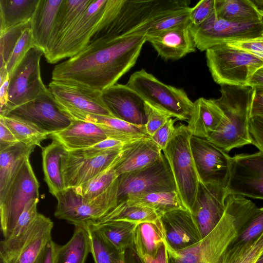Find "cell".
Returning a JSON list of instances; mask_svg holds the SVG:
<instances>
[{
  "mask_svg": "<svg viewBox=\"0 0 263 263\" xmlns=\"http://www.w3.org/2000/svg\"><path fill=\"white\" fill-rule=\"evenodd\" d=\"M39 201V198L32 199L26 204L12 231L9 236L4 238V241L13 242L20 239L26 234L39 214L37 209Z\"/></svg>",
  "mask_w": 263,
  "mask_h": 263,
  "instance_id": "obj_43",
  "label": "cell"
},
{
  "mask_svg": "<svg viewBox=\"0 0 263 263\" xmlns=\"http://www.w3.org/2000/svg\"><path fill=\"white\" fill-rule=\"evenodd\" d=\"M165 242V233L160 218L156 222H144L138 225L134 246L139 255L155 257Z\"/></svg>",
  "mask_w": 263,
  "mask_h": 263,
  "instance_id": "obj_36",
  "label": "cell"
},
{
  "mask_svg": "<svg viewBox=\"0 0 263 263\" xmlns=\"http://www.w3.org/2000/svg\"><path fill=\"white\" fill-rule=\"evenodd\" d=\"M160 217L152 209L145 207L119 203L103 217L95 223L110 221H125L139 224L144 222H156Z\"/></svg>",
  "mask_w": 263,
  "mask_h": 263,
  "instance_id": "obj_38",
  "label": "cell"
},
{
  "mask_svg": "<svg viewBox=\"0 0 263 263\" xmlns=\"http://www.w3.org/2000/svg\"><path fill=\"white\" fill-rule=\"evenodd\" d=\"M92 223L105 239L121 253L134 245L138 224L125 221Z\"/></svg>",
  "mask_w": 263,
  "mask_h": 263,
  "instance_id": "obj_34",
  "label": "cell"
},
{
  "mask_svg": "<svg viewBox=\"0 0 263 263\" xmlns=\"http://www.w3.org/2000/svg\"><path fill=\"white\" fill-rule=\"evenodd\" d=\"M229 195L225 187L199 181L191 213L200 228L202 238L208 235L221 220L226 210V200Z\"/></svg>",
  "mask_w": 263,
  "mask_h": 263,
  "instance_id": "obj_20",
  "label": "cell"
},
{
  "mask_svg": "<svg viewBox=\"0 0 263 263\" xmlns=\"http://www.w3.org/2000/svg\"><path fill=\"white\" fill-rule=\"evenodd\" d=\"M39 0H0V34L31 21Z\"/></svg>",
  "mask_w": 263,
  "mask_h": 263,
  "instance_id": "obj_32",
  "label": "cell"
},
{
  "mask_svg": "<svg viewBox=\"0 0 263 263\" xmlns=\"http://www.w3.org/2000/svg\"><path fill=\"white\" fill-rule=\"evenodd\" d=\"M49 89L65 115L85 112L112 117L102 100L100 91L54 80L49 84Z\"/></svg>",
  "mask_w": 263,
  "mask_h": 263,
  "instance_id": "obj_17",
  "label": "cell"
},
{
  "mask_svg": "<svg viewBox=\"0 0 263 263\" xmlns=\"http://www.w3.org/2000/svg\"><path fill=\"white\" fill-rule=\"evenodd\" d=\"M215 11L219 17L233 22L263 21L256 6L250 0H216Z\"/></svg>",
  "mask_w": 263,
  "mask_h": 263,
  "instance_id": "obj_35",
  "label": "cell"
},
{
  "mask_svg": "<svg viewBox=\"0 0 263 263\" xmlns=\"http://www.w3.org/2000/svg\"><path fill=\"white\" fill-rule=\"evenodd\" d=\"M126 85L145 102L169 112L176 120H189L193 102L183 89L165 84L143 69L133 73Z\"/></svg>",
  "mask_w": 263,
  "mask_h": 263,
  "instance_id": "obj_7",
  "label": "cell"
},
{
  "mask_svg": "<svg viewBox=\"0 0 263 263\" xmlns=\"http://www.w3.org/2000/svg\"><path fill=\"white\" fill-rule=\"evenodd\" d=\"M255 263H263V254L260 257Z\"/></svg>",
  "mask_w": 263,
  "mask_h": 263,
  "instance_id": "obj_63",
  "label": "cell"
},
{
  "mask_svg": "<svg viewBox=\"0 0 263 263\" xmlns=\"http://www.w3.org/2000/svg\"><path fill=\"white\" fill-rule=\"evenodd\" d=\"M263 68V67H262Z\"/></svg>",
  "mask_w": 263,
  "mask_h": 263,
  "instance_id": "obj_64",
  "label": "cell"
},
{
  "mask_svg": "<svg viewBox=\"0 0 263 263\" xmlns=\"http://www.w3.org/2000/svg\"><path fill=\"white\" fill-rule=\"evenodd\" d=\"M166 242L160 248L155 257L146 254L139 255L145 263H168V256L166 248Z\"/></svg>",
  "mask_w": 263,
  "mask_h": 263,
  "instance_id": "obj_56",
  "label": "cell"
},
{
  "mask_svg": "<svg viewBox=\"0 0 263 263\" xmlns=\"http://www.w3.org/2000/svg\"><path fill=\"white\" fill-rule=\"evenodd\" d=\"M206 64L214 81L222 85L245 86L263 67V59L227 44L206 50Z\"/></svg>",
  "mask_w": 263,
  "mask_h": 263,
  "instance_id": "obj_5",
  "label": "cell"
},
{
  "mask_svg": "<svg viewBox=\"0 0 263 263\" xmlns=\"http://www.w3.org/2000/svg\"><path fill=\"white\" fill-rule=\"evenodd\" d=\"M166 236V243L175 250L192 246L202 239L200 228L187 209H178L160 217Z\"/></svg>",
  "mask_w": 263,
  "mask_h": 263,
  "instance_id": "obj_22",
  "label": "cell"
},
{
  "mask_svg": "<svg viewBox=\"0 0 263 263\" xmlns=\"http://www.w3.org/2000/svg\"><path fill=\"white\" fill-rule=\"evenodd\" d=\"M101 98L113 117L137 125L146 123L145 101L126 85L116 83L104 89Z\"/></svg>",
  "mask_w": 263,
  "mask_h": 263,
  "instance_id": "obj_21",
  "label": "cell"
},
{
  "mask_svg": "<svg viewBox=\"0 0 263 263\" xmlns=\"http://www.w3.org/2000/svg\"><path fill=\"white\" fill-rule=\"evenodd\" d=\"M35 146L18 142L0 151V197H3L34 151Z\"/></svg>",
  "mask_w": 263,
  "mask_h": 263,
  "instance_id": "obj_28",
  "label": "cell"
},
{
  "mask_svg": "<svg viewBox=\"0 0 263 263\" xmlns=\"http://www.w3.org/2000/svg\"><path fill=\"white\" fill-rule=\"evenodd\" d=\"M190 143L199 180L227 187L232 157L205 138L191 136Z\"/></svg>",
  "mask_w": 263,
  "mask_h": 263,
  "instance_id": "obj_14",
  "label": "cell"
},
{
  "mask_svg": "<svg viewBox=\"0 0 263 263\" xmlns=\"http://www.w3.org/2000/svg\"><path fill=\"white\" fill-rule=\"evenodd\" d=\"M1 263H20L16 257H7L0 256Z\"/></svg>",
  "mask_w": 263,
  "mask_h": 263,
  "instance_id": "obj_61",
  "label": "cell"
},
{
  "mask_svg": "<svg viewBox=\"0 0 263 263\" xmlns=\"http://www.w3.org/2000/svg\"><path fill=\"white\" fill-rule=\"evenodd\" d=\"M125 258V263H145L137 252L134 245L126 250Z\"/></svg>",
  "mask_w": 263,
  "mask_h": 263,
  "instance_id": "obj_58",
  "label": "cell"
},
{
  "mask_svg": "<svg viewBox=\"0 0 263 263\" xmlns=\"http://www.w3.org/2000/svg\"><path fill=\"white\" fill-rule=\"evenodd\" d=\"M257 209L242 196L229 195L221 220L200 241L181 250H175L166 243L168 263H222L228 248Z\"/></svg>",
  "mask_w": 263,
  "mask_h": 263,
  "instance_id": "obj_3",
  "label": "cell"
},
{
  "mask_svg": "<svg viewBox=\"0 0 263 263\" xmlns=\"http://www.w3.org/2000/svg\"><path fill=\"white\" fill-rule=\"evenodd\" d=\"M31 26V21L12 28L0 34V70L6 69V65L12 50L24 30Z\"/></svg>",
  "mask_w": 263,
  "mask_h": 263,
  "instance_id": "obj_44",
  "label": "cell"
},
{
  "mask_svg": "<svg viewBox=\"0 0 263 263\" xmlns=\"http://www.w3.org/2000/svg\"><path fill=\"white\" fill-rule=\"evenodd\" d=\"M56 245L57 244L51 239L36 263H54Z\"/></svg>",
  "mask_w": 263,
  "mask_h": 263,
  "instance_id": "obj_57",
  "label": "cell"
},
{
  "mask_svg": "<svg viewBox=\"0 0 263 263\" xmlns=\"http://www.w3.org/2000/svg\"><path fill=\"white\" fill-rule=\"evenodd\" d=\"M223 118V113L214 99L200 98L193 102L186 126L192 136L206 139L218 128Z\"/></svg>",
  "mask_w": 263,
  "mask_h": 263,
  "instance_id": "obj_26",
  "label": "cell"
},
{
  "mask_svg": "<svg viewBox=\"0 0 263 263\" xmlns=\"http://www.w3.org/2000/svg\"><path fill=\"white\" fill-rule=\"evenodd\" d=\"M120 158L121 157L109 167L87 182L72 188L74 192L88 198H94L102 194L111 185L118 177L115 167Z\"/></svg>",
  "mask_w": 263,
  "mask_h": 263,
  "instance_id": "obj_42",
  "label": "cell"
},
{
  "mask_svg": "<svg viewBox=\"0 0 263 263\" xmlns=\"http://www.w3.org/2000/svg\"><path fill=\"white\" fill-rule=\"evenodd\" d=\"M117 192V178L107 190L94 198L78 194L72 188L65 189L56 197L54 216L74 225L95 222L116 206Z\"/></svg>",
  "mask_w": 263,
  "mask_h": 263,
  "instance_id": "obj_8",
  "label": "cell"
},
{
  "mask_svg": "<svg viewBox=\"0 0 263 263\" xmlns=\"http://www.w3.org/2000/svg\"><path fill=\"white\" fill-rule=\"evenodd\" d=\"M122 150L108 151L90 158L65 151L61 158L65 189L78 187L109 167L121 157Z\"/></svg>",
  "mask_w": 263,
  "mask_h": 263,
  "instance_id": "obj_18",
  "label": "cell"
},
{
  "mask_svg": "<svg viewBox=\"0 0 263 263\" xmlns=\"http://www.w3.org/2000/svg\"><path fill=\"white\" fill-rule=\"evenodd\" d=\"M123 202L128 205L145 207L152 209L160 217L173 210L187 209L177 191L141 194L130 197Z\"/></svg>",
  "mask_w": 263,
  "mask_h": 263,
  "instance_id": "obj_33",
  "label": "cell"
},
{
  "mask_svg": "<svg viewBox=\"0 0 263 263\" xmlns=\"http://www.w3.org/2000/svg\"><path fill=\"white\" fill-rule=\"evenodd\" d=\"M161 148L151 137H145L129 143L122 150L115 167L119 175L142 168L158 160L163 155Z\"/></svg>",
  "mask_w": 263,
  "mask_h": 263,
  "instance_id": "obj_25",
  "label": "cell"
},
{
  "mask_svg": "<svg viewBox=\"0 0 263 263\" xmlns=\"http://www.w3.org/2000/svg\"><path fill=\"white\" fill-rule=\"evenodd\" d=\"M186 0H107L87 45L144 35L153 24L189 11Z\"/></svg>",
  "mask_w": 263,
  "mask_h": 263,
  "instance_id": "obj_2",
  "label": "cell"
},
{
  "mask_svg": "<svg viewBox=\"0 0 263 263\" xmlns=\"http://www.w3.org/2000/svg\"><path fill=\"white\" fill-rule=\"evenodd\" d=\"M248 85L254 88L263 89V68L259 69L254 74Z\"/></svg>",
  "mask_w": 263,
  "mask_h": 263,
  "instance_id": "obj_60",
  "label": "cell"
},
{
  "mask_svg": "<svg viewBox=\"0 0 263 263\" xmlns=\"http://www.w3.org/2000/svg\"><path fill=\"white\" fill-rule=\"evenodd\" d=\"M249 131L251 144L263 152V117H251Z\"/></svg>",
  "mask_w": 263,
  "mask_h": 263,
  "instance_id": "obj_53",
  "label": "cell"
},
{
  "mask_svg": "<svg viewBox=\"0 0 263 263\" xmlns=\"http://www.w3.org/2000/svg\"><path fill=\"white\" fill-rule=\"evenodd\" d=\"M53 227L51 219L39 213L30 228L8 251V255L16 257L20 263H36L52 239Z\"/></svg>",
  "mask_w": 263,
  "mask_h": 263,
  "instance_id": "obj_23",
  "label": "cell"
},
{
  "mask_svg": "<svg viewBox=\"0 0 263 263\" xmlns=\"http://www.w3.org/2000/svg\"><path fill=\"white\" fill-rule=\"evenodd\" d=\"M191 136L186 126H177L174 136L163 151L171 167L177 191L191 212L199 181L190 147Z\"/></svg>",
  "mask_w": 263,
  "mask_h": 263,
  "instance_id": "obj_6",
  "label": "cell"
},
{
  "mask_svg": "<svg viewBox=\"0 0 263 263\" xmlns=\"http://www.w3.org/2000/svg\"><path fill=\"white\" fill-rule=\"evenodd\" d=\"M18 142L12 133L0 119V151Z\"/></svg>",
  "mask_w": 263,
  "mask_h": 263,
  "instance_id": "obj_54",
  "label": "cell"
},
{
  "mask_svg": "<svg viewBox=\"0 0 263 263\" xmlns=\"http://www.w3.org/2000/svg\"><path fill=\"white\" fill-rule=\"evenodd\" d=\"M145 36L158 55L165 60H179L196 49L190 25Z\"/></svg>",
  "mask_w": 263,
  "mask_h": 263,
  "instance_id": "obj_24",
  "label": "cell"
},
{
  "mask_svg": "<svg viewBox=\"0 0 263 263\" xmlns=\"http://www.w3.org/2000/svg\"><path fill=\"white\" fill-rule=\"evenodd\" d=\"M9 82L10 76L1 85H0V110L3 109L7 104L8 96Z\"/></svg>",
  "mask_w": 263,
  "mask_h": 263,
  "instance_id": "obj_59",
  "label": "cell"
},
{
  "mask_svg": "<svg viewBox=\"0 0 263 263\" xmlns=\"http://www.w3.org/2000/svg\"><path fill=\"white\" fill-rule=\"evenodd\" d=\"M34 47L31 26L24 30L14 46L6 65L9 76L25 57L27 52Z\"/></svg>",
  "mask_w": 263,
  "mask_h": 263,
  "instance_id": "obj_45",
  "label": "cell"
},
{
  "mask_svg": "<svg viewBox=\"0 0 263 263\" xmlns=\"http://www.w3.org/2000/svg\"><path fill=\"white\" fill-rule=\"evenodd\" d=\"M214 99L224 118L218 128L206 138L228 153L251 144L249 125L255 89L249 86L222 85Z\"/></svg>",
  "mask_w": 263,
  "mask_h": 263,
  "instance_id": "obj_4",
  "label": "cell"
},
{
  "mask_svg": "<svg viewBox=\"0 0 263 263\" xmlns=\"http://www.w3.org/2000/svg\"><path fill=\"white\" fill-rule=\"evenodd\" d=\"M66 115L71 120L92 123L123 133L148 136L145 125L132 124L113 117L85 112H72L67 114Z\"/></svg>",
  "mask_w": 263,
  "mask_h": 263,
  "instance_id": "obj_40",
  "label": "cell"
},
{
  "mask_svg": "<svg viewBox=\"0 0 263 263\" xmlns=\"http://www.w3.org/2000/svg\"><path fill=\"white\" fill-rule=\"evenodd\" d=\"M260 15L263 18V0L252 1Z\"/></svg>",
  "mask_w": 263,
  "mask_h": 263,
  "instance_id": "obj_62",
  "label": "cell"
},
{
  "mask_svg": "<svg viewBox=\"0 0 263 263\" xmlns=\"http://www.w3.org/2000/svg\"><path fill=\"white\" fill-rule=\"evenodd\" d=\"M134 141H123L108 138L89 147L71 152L84 158H93L108 151L122 150L129 143Z\"/></svg>",
  "mask_w": 263,
  "mask_h": 263,
  "instance_id": "obj_47",
  "label": "cell"
},
{
  "mask_svg": "<svg viewBox=\"0 0 263 263\" xmlns=\"http://www.w3.org/2000/svg\"><path fill=\"white\" fill-rule=\"evenodd\" d=\"M7 116L23 119L52 134L65 129L71 121L60 110L50 90L16 107Z\"/></svg>",
  "mask_w": 263,
  "mask_h": 263,
  "instance_id": "obj_19",
  "label": "cell"
},
{
  "mask_svg": "<svg viewBox=\"0 0 263 263\" xmlns=\"http://www.w3.org/2000/svg\"><path fill=\"white\" fill-rule=\"evenodd\" d=\"M5 125L18 141L29 146H39L52 133L45 131L32 123L12 116H0Z\"/></svg>",
  "mask_w": 263,
  "mask_h": 263,
  "instance_id": "obj_37",
  "label": "cell"
},
{
  "mask_svg": "<svg viewBox=\"0 0 263 263\" xmlns=\"http://www.w3.org/2000/svg\"><path fill=\"white\" fill-rule=\"evenodd\" d=\"M117 183V204L141 194L177 191L171 167L164 154L158 160L142 168L119 175Z\"/></svg>",
  "mask_w": 263,
  "mask_h": 263,
  "instance_id": "obj_10",
  "label": "cell"
},
{
  "mask_svg": "<svg viewBox=\"0 0 263 263\" xmlns=\"http://www.w3.org/2000/svg\"><path fill=\"white\" fill-rule=\"evenodd\" d=\"M176 120L172 118L168 119L151 137L162 151L174 135L176 128V126L174 125Z\"/></svg>",
  "mask_w": 263,
  "mask_h": 263,
  "instance_id": "obj_52",
  "label": "cell"
},
{
  "mask_svg": "<svg viewBox=\"0 0 263 263\" xmlns=\"http://www.w3.org/2000/svg\"><path fill=\"white\" fill-rule=\"evenodd\" d=\"M226 188L229 195L263 200V152L232 157Z\"/></svg>",
  "mask_w": 263,
  "mask_h": 263,
  "instance_id": "obj_15",
  "label": "cell"
},
{
  "mask_svg": "<svg viewBox=\"0 0 263 263\" xmlns=\"http://www.w3.org/2000/svg\"><path fill=\"white\" fill-rule=\"evenodd\" d=\"M71 120L66 128L50 135L66 152L87 148L108 138L134 141L148 136L127 134L90 122Z\"/></svg>",
  "mask_w": 263,
  "mask_h": 263,
  "instance_id": "obj_16",
  "label": "cell"
},
{
  "mask_svg": "<svg viewBox=\"0 0 263 263\" xmlns=\"http://www.w3.org/2000/svg\"><path fill=\"white\" fill-rule=\"evenodd\" d=\"M190 30L196 48L203 51L215 46L261 35L263 34V21L233 22L219 17L214 11L201 24H191Z\"/></svg>",
  "mask_w": 263,
  "mask_h": 263,
  "instance_id": "obj_11",
  "label": "cell"
},
{
  "mask_svg": "<svg viewBox=\"0 0 263 263\" xmlns=\"http://www.w3.org/2000/svg\"><path fill=\"white\" fill-rule=\"evenodd\" d=\"M89 235L90 253L95 263H125V253L112 246L92 223L85 224Z\"/></svg>",
  "mask_w": 263,
  "mask_h": 263,
  "instance_id": "obj_39",
  "label": "cell"
},
{
  "mask_svg": "<svg viewBox=\"0 0 263 263\" xmlns=\"http://www.w3.org/2000/svg\"><path fill=\"white\" fill-rule=\"evenodd\" d=\"M71 238L55 247L54 263H86L90 253L89 233L86 225H74Z\"/></svg>",
  "mask_w": 263,
  "mask_h": 263,
  "instance_id": "obj_29",
  "label": "cell"
},
{
  "mask_svg": "<svg viewBox=\"0 0 263 263\" xmlns=\"http://www.w3.org/2000/svg\"><path fill=\"white\" fill-rule=\"evenodd\" d=\"M254 89L255 93L252 103L251 117H263V89L254 88Z\"/></svg>",
  "mask_w": 263,
  "mask_h": 263,
  "instance_id": "obj_55",
  "label": "cell"
},
{
  "mask_svg": "<svg viewBox=\"0 0 263 263\" xmlns=\"http://www.w3.org/2000/svg\"><path fill=\"white\" fill-rule=\"evenodd\" d=\"M63 0H39L31 20L34 47L44 55L47 50L53 26Z\"/></svg>",
  "mask_w": 263,
  "mask_h": 263,
  "instance_id": "obj_27",
  "label": "cell"
},
{
  "mask_svg": "<svg viewBox=\"0 0 263 263\" xmlns=\"http://www.w3.org/2000/svg\"><path fill=\"white\" fill-rule=\"evenodd\" d=\"M146 41L145 35H140L87 46L55 66L52 80L101 92L135 65Z\"/></svg>",
  "mask_w": 263,
  "mask_h": 263,
  "instance_id": "obj_1",
  "label": "cell"
},
{
  "mask_svg": "<svg viewBox=\"0 0 263 263\" xmlns=\"http://www.w3.org/2000/svg\"><path fill=\"white\" fill-rule=\"evenodd\" d=\"M262 254L263 233L247 243L232 242L226 250L222 263H255Z\"/></svg>",
  "mask_w": 263,
  "mask_h": 263,
  "instance_id": "obj_41",
  "label": "cell"
},
{
  "mask_svg": "<svg viewBox=\"0 0 263 263\" xmlns=\"http://www.w3.org/2000/svg\"><path fill=\"white\" fill-rule=\"evenodd\" d=\"M92 1H62L57 13L45 54L51 51L58 44L74 22L88 7Z\"/></svg>",
  "mask_w": 263,
  "mask_h": 263,
  "instance_id": "obj_30",
  "label": "cell"
},
{
  "mask_svg": "<svg viewBox=\"0 0 263 263\" xmlns=\"http://www.w3.org/2000/svg\"><path fill=\"white\" fill-rule=\"evenodd\" d=\"M147 118L145 125L147 135L151 137L170 118H173L169 112L145 102Z\"/></svg>",
  "mask_w": 263,
  "mask_h": 263,
  "instance_id": "obj_49",
  "label": "cell"
},
{
  "mask_svg": "<svg viewBox=\"0 0 263 263\" xmlns=\"http://www.w3.org/2000/svg\"><path fill=\"white\" fill-rule=\"evenodd\" d=\"M107 0H93L88 7L74 22L58 44L44 55L46 61L54 64L72 57L83 50L103 14Z\"/></svg>",
  "mask_w": 263,
  "mask_h": 263,
  "instance_id": "obj_13",
  "label": "cell"
},
{
  "mask_svg": "<svg viewBox=\"0 0 263 263\" xmlns=\"http://www.w3.org/2000/svg\"><path fill=\"white\" fill-rule=\"evenodd\" d=\"M40 184L28 160L4 195L0 197L1 230L5 238L14 229L26 204L39 197Z\"/></svg>",
  "mask_w": 263,
  "mask_h": 263,
  "instance_id": "obj_12",
  "label": "cell"
},
{
  "mask_svg": "<svg viewBox=\"0 0 263 263\" xmlns=\"http://www.w3.org/2000/svg\"><path fill=\"white\" fill-rule=\"evenodd\" d=\"M262 233L263 207L258 208L233 242L247 243L257 238Z\"/></svg>",
  "mask_w": 263,
  "mask_h": 263,
  "instance_id": "obj_46",
  "label": "cell"
},
{
  "mask_svg": "<svg viewBox=\"0 0 263 263\" xmlns=\"http://www.w3.org/2000/svg\"><path fill=\"white\" fill-rule=\"evenodd\" d=\"M215 2L216 0H201L191 8V25L198 26L206 21L215 11Z\"/></svg>",
  "mask_w": 263,
  "mask_h": 263,
  "instance_id": "obj_50",
  "label": "cell"
},
{
  "mask_svg": "<svg viewBox=\"0 0 263 263\" xmlns=\"http://www.w3.org/2000/svg\"><path fill=\"white\" fill-rule=\"evenodd\" d=\"M43 54L38 48H32L9 76L7 103L0 110V116H7L16 107L49 91L41 75L40 60Z\"/></svg>",
  "mask_w": 263,
  "mask_h": 263,
  "instance_id": "obj_9",
  "label": "cell"
},
{
  "mask_svg": "<svg viewBox=\"0 0 263 263\" xmlns=\"http://www.w3.org/2000/svg\"><path fill=\"white\" fill-rule=\"evenodd\" d=\"M42 150L44 180L49 192L56 198L65 190L61 170V158L66 151L54 140L42 147Z\"/></svg>",
  "mask_w": 263,
  "mask_h": 263,
  "instance_id": "obj_31",
  "label": "cell"
},
{
  "mask_svg": "<svg viewBox=\"0 0 263 263\" xmlns=\"http://www.w3.org/2000/svg\"><path fill=\"white\" fill-rule=\"evenodd\" d=\"M190 10L164 18L153 24L148 28L145 35H152L179 27L190 25L191 24L190 18Z\"/></svg>",
  "mask_w": 263,
  "mask_h": 263,
  "instance_id": "obj_48",
  "label": "cell"
},
{
  "mask_svg": "<svg viewBox=\"0 0 263 263\" xmlns=\"http://www.w3.org/2000/svg\"><path fill=\"white\" fill-rule=\"evenodd\" d=\"M227 44L263 59V34L256 37L234 41Z\"/></svg>",
  "mask_w": 263,
  "mask_h": 263,
  "instance_id": "obj_51",
  "label": "cell"
}]
</instances>
